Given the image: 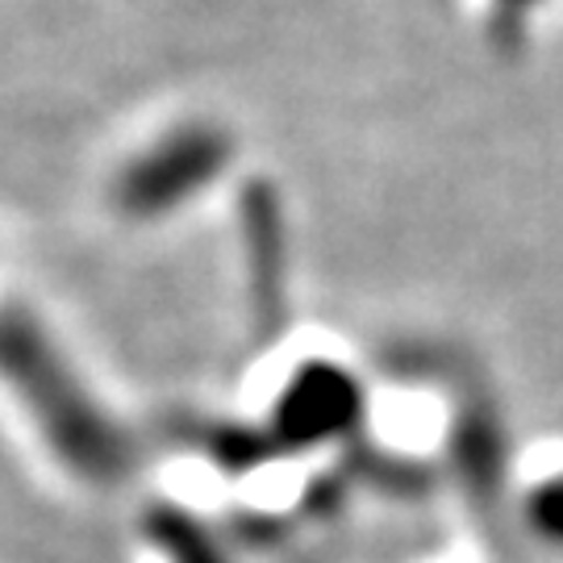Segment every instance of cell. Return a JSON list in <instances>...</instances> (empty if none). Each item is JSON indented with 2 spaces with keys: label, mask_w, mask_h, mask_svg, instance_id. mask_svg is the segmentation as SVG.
Masks as SVG:
<instances>
[{
  "label": "cell",
  "mask_w": 563,
  "mask_h": 563,
  "mask_svg": "<svg viewBox=\"0 0 563 563\" xmlns=\"http://www.w3.org/2000/svg\"><path fill=\"white\" fill-rule=\"evenodd\" d=\"M501 4H509V9H526L530 0H501Z\"/></svg>",
  "instance_id": "obj_1"
}]
</instances>
